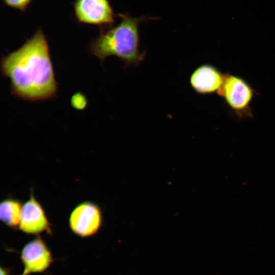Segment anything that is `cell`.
<instances>
[{
	"label": "cell",
	"mask_w": 275,
	"mask_h": 275,
	"mask_svg": "<svg viewBox=\"0 0 275 275\" xmlns=\"http://www.w3.org/2000/svg\"><path fill=\"white\" fill-rule=\"evenodd\" d=\"M1 70L12 94L28 101L53 98L58 92L48 42L39 29L18 49L1 60Z\"/></svg>",
	"instance_id": "cell-1"
},
{
	"label": "cell",
	"mask_w": 275,
	"mask_h": 275,
	"mask_svg": "<svg viewBox=\"0 0 275 275\" xmlns=\"http://www.w3.org/2000/svg\"><path fill=\"white\" fill-rule=\"evenodd\" d=\"M119 16L121 20L118 24L101 29L91 44V51L101 62L114 56L126 65L138 66L145 56L140 49L139 30L145 18L132 17L126 14Z\"/></svg>",
	"instance_id": "cell-2"
},
{
	"label": "cell",
	"mask_w": 275,
	"mask_h": 275,
	"mask_svg": "<svg viewBox=\"0 0 275 275\" xmlns=\"http://www.w3.org/2000/svg\"><path fill=\"white\" fill-rule=\"evenodd\" d=\"M217 94L238 118L252 117L251 104L257 92L244 79L225 73L223 83Z\"/></svg>",
	"instance_id": "cell-3"
},
{
	"label": "cell",
	"mask_w": 275,
	"mask_h": 275,
	"mask_svg": "<svg viewBox=\"0 0 275 275\" xmlns=\"http://www.w3.org/2000/svg\"><path fill=\"white\" fill-rule=\"evenodd\" d=\"M73 6L76 19L80 23L103 29L115 22V15L108 0H76Z\"/></svg>",
	"instance_id": "cell-4"
},
{
	"label": "cell",
	"mask_w": 275,
	"mask_h": 275,
	"mask_svg": "<svg viewBox=\"0 0 275 275\" xmlns=\"http://www.w3.org/2000/svg\"><path fill=\"white\" fill-rule=\"evenodd\" d=\"M69 224L70 229L74 234L82 237L91 236L101 227V210L93 202L85 201L80 203L71 212Z\"/></svg>",
	"instance_id": "cell-5"
},
{
	"label": "cell",
	"mask_w": 275,
	"mask_h": 275,
	"mask_svg": "<svg viewBox=\"0 0 275 275\" xmlns=\"http://www.w3.org/2000/svg\"><path fill=\"white\" fill-rule=\"evenodd\" d=\"M23 266L21 275L42 272L52 262L50 251L41 238L38 237L25 244L20 254Z\"/></svg>",
	"instance_id": "cell-6"
},
{
	"label": "cell",
	"mask_w": 275,
	"mask_h": 275,
	"mask_svg": "<svg viewBox=\"0 0 275 275\" xmlns=\"http://www.w3.org/2000/svg\"><path fill=\"white\" fill-rule=\"evenodd\" d=\"M19 229L28 234L50 232V224L45 212L32 192L30 198L22 205Z\"/></svg>",
	"instance_id": "cell-7"
},
{
	"label": "cell",
	"mask_w": 275,
	"mask_h": 275,
	"mask_svg": "<svg viewBox=\"0 0 275 275\" xmlns=\"http://www.w3.org/2000/svg\"><path fill=\"white\" fill-rule=\"evenodd\" d=\"M222 73L212 65L205 64L197 67L191 73L189 84L198 94L208 95L217 93L225 78Z\"/></svg>",
	"instance_id": "cell-8"
},
{
	"label": "cell",
	"mask_w": 275,
	"mask_h": 275,
	"mask_svg": "<svg viewBox=\"0 0 275 275\" xmlns=\"http://www.w3.org/2000/svg\"><path fill=\"white\" fill-rule=\"evenodd\" d=\"M22 205L18 200L7 198L0 204V219L6 226L11 228L19 226Z\"/></svg>",
	"instance_id": "cell-9"
},
{
	"label": "cell",
	"mask_w": 275,
	"mask_h": 275,
	"mask_svg": "<svg viewBox=\"0 0 275 275\" xmlns=\"http://www.w3.org/2000/svg\"><path fill=\"white\" fill-rule=\"evenodd\" d=\"M70 102L73 108L79 111L84 109L88 104L86 97L80 92L76 93L71 97Z\"/></svg>",
	"instance_id": "cell-10"
},
{
	"label": "cell",
	"mask_w": 275,
	"mask_h": 275,
	"mask_svg": "<svg viewBox=\"0 0 275 275\" xmlns=\"http://www.w3.org/2000/svg\"><path fill=\"white\" fill-rule=\"evenodd\" d=\"M7 6L24 12L33 0H3Z\"/></svg>",
	"instance_id": "cell-11"
},
{
	"label": "cell",
	"mask_w": 275,
	"mask_h": 275,
	"mask_svg": "<svg viewBox=\"0 0 275 275\" xmlns=\"http://www.w3.org/2000/svg\"><path fill=\"white\" fill-rule=\"evenodd\" d=\"M1 275H8V271L2 267L1 268Z\"/></svg>",
	"instance_id": "cell-12"
}]
</instances>
